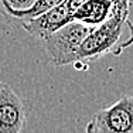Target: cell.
<instances>
[{"label":"cell","instance_id":"cell-1","mask_svg":"<svg viewBox=\"0 0 133 133\" xmlns=\"http://www.w3.org/2000/svg\"><path fill=\"white\" fill-rule=\"evenodd\" d=\"M129 9L119 10L105 23L94 27L78 50L77 64H89L113 54L120 55L133 44V24L129 20Z\"/></svg>","mask_w":133,"mask_h":133},{"label":"cell","instance_id":"cell-2","mask_svg":"<svg viewBox=\"0 0 133 133\" xmlns=\"http://www.w3.org/2000/svg\"><path fill=\"white\" fill-rule=\"evenodd\" d=\"M92 28L94 27L72 20L45 37L43 41L51 64L55 66L77 64L78 50Z\"/></svg>","mask_w":133,"mask_h":133},{"label":"cell","instance_id":"cell-3","mask_svg":"<svg viewBox=\"0 0 133 133\" xmlns=\"http://www.w3.org/2000/svg\"><path fill=\"white\" fill-rule=\"evenodd\" d=\"M85 133H133V96L123 95L98 110L87 123Z\"/></svg>","mask_w":133,"mask_h":133},{"label":"cell","instance_id":"cell-4","mask_svg":"<svg viewBox=\"0 0 133 133\" xmlns=\"http://www.w3.org/2000/svg\"><path fill=\"white\" fill-rule=\"evenodd\" d=\"M72 20H74V10L69 7L65 0H62L59 4L54 6L37 17L23 21L21 27L33 37L44 40L45 37H48L50 34H52L54 31H57Z\"/></svg>","mask_w":133,"mask_h":133},{"label":"cell","instance_id":"cell-5","mask_svg":"<svg viewBox=\"0 0 133 133\" xmlns=\"http://www.w3.org/2000/svg\"><path fill=\"white\" fill-rule=\"evenodd\" d=\"M26 125L23 99L10 85L0 81V133H20Z\"/></svg>","mask_w":133,"mask_h":133},{"label":"cell","instance_id":"cell-6","mask_svg":"<svg viewBox=\"0 0 133 133\" xmlns=\"http://www.w3.org/2000/svg\"><path fill=\"white\" fill-rule=\"evenodd\" d=\"M132 2H116V0H85L74 11V20L87 26L96 27L105 23L116 11L129 9Z\"/></svg>","mask_w":133,"mask_h":133},{"label":"cell","instance_id":"cell-7","mask_svg":"<svg viewBox=\"0 0 133 133\" xmlns=\"http://www.w3.org/2000/svg\"><path fill=\"white\" fill-rule=\"evenodd\" d=\"M36 0H0V14L7 21H14L17 13L28 10Z\"/></svg>","mask_w":133,"mask_h":133},{"label":"cell","instance_id":"cell-8","mask_svg":"<svg viewBox=\"0 0 133 133\" xmlns=\"http://www.w3.org/2000/svg\"><path fill=\"white\" fill-rule=\"evenodd\" d=\"M61 2L62 0H36V3H34L28 10H24V11L17 13V16L14 17V21H17V23L21 24L23 21L31 20V18L40 16L41 13H44V11L50 10V9L54 7V6L59 4Z\"/></svg>","mask_w":133,"mask_h":133}]
</instances>
